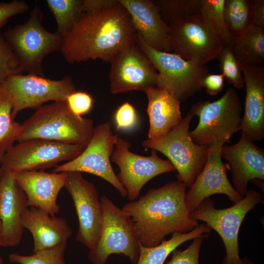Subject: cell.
Instances as JSON below:
<instances>
[{"label": "cell", "mask_w": 264, "mask_h": 264, "mask_svg": "<svg viewBox=\"0 0 264 264\" xmlns=\"http://www.w3.org/2000/svg\"><path fill=\"white\" fill-rule=\"evenodd\" d=\"M137 33L129 13L118 0L82 12L71 29L63 37L61 52L69 63L89 60H112L125 47L135 44Z\"/></svg>", "instance_id": "6da1fadb"}, {"label": "cell", "mask_w": 264, "mask_h": 264, "mask_svg": "<svg viewBox=\"0 0 264 264\" xmlns=\"http://www.w3.org/2000/svg\"><path fill=\"white\" fill-rule=\"evenodd\" d=\"M186 186L178 180L151 189L122 209L132 221L140 244L153 247L175 232H188L199 223L185 203Z\"/></svg>", "instance_id": "7a4b0ae2"}, {"label": "cell", "mask_w": 264, "mask_h": 264, "mask_svg": "<svg viewBox=\"0 0 264 264\" xmlns=\"http://www.w3.org/2000/svg\"><path fill=\"white\" fill-rule=\"evenodd\" d=\"M21 125L18 142L42 138L85 147L94 128L92 119L74 114L66 101L43 106Z\"/></svg>", "instance_id": "3957f363"}, {"label": "cell", "mask_w": 264, "mask_h": 264, "mask_svg": "<svg viewBox=\"0 0 264 264\" xmlns=\"http://www.w3.org/2000/svg\"><path fill=\"white\" fill-rule=\"evenodd\" d=\"M195 116L190 110L178 124L163 136L154 139H146L142 146L158 151L172 163L177 180L190 188L203 169L208 153V146L200 145L192 140L189 126Z\"/></svg>", "instance_id": "277c9868"}, {"label": "cell", "mask_w": 264, "mask_h": 264, "mask_svg": "<svg viewBox=\"0 0 264 264\" xmlns=\"http://www.w3.org/2000/svg\"><path fill=\"white\" fill-rule=\"evenodd\" d=\"M43 14L39 5L27 21L8 29L3 37L18 57L23 71L44 76L42 65L48 54L61 50L63 37L50 32L42 24Z\"/></svg>", "instance_id": "5b68a950"}, {"label": "cell", "mask_w": 264, "mask_h": 264, "mask_svg": "<svg viewBox=\"0 0 264 264\" xmlns=\"http://www.w3.org/2000/svg\"><path fill=\"white\" fill-rule=\"evenodd\" d=\"M263 202L259 191L248 190L243 198L232 206L217 209L209 197L190 213L194 219L205 222L221 238L226 251L221 264H243L239 252L240 229L248 212Z\"/></svg>", "instance_id": "8992f818"}, {"label": "cell", "mask_w": 264, "mask_h": 264, "mask_svg": "<svg viewBox=\"0 0 264 264\" xmlns=\"http://www.w3.org/2000/svg\"><path fill=\"white\" fill-rule=\"evenodd\" d=\"M102 227L95 246L88 258L93 264H106L110 255L123 254L136 264L139 254V242L130 218L107 196L100 198Z\"/></svg>", "instance_id": "52a82bcc"}, {"label": "cell", "mask_w": 264, "mask_h": 264, "mask_svg": "<svg viewBox=\"0 0 264 264\" xmlns=\"http://www.w3.org/2000/svg\"><path fill=\"white\" fill-rule=\"evenodd\" d=\"M191 109L199 117L198 125L190 132L192 140L198 145L208 146L218 139L228 142L240 131L242 103L233 88H229L220 99L199 102Z\"/></svg>", "instance_id": "ba28073f"}, {"label": "cell", "mask_w": 264, "mask_h": 264, "mask_svg": "<svg viewBox=\"0 0 264 264\" xmlns=\"http://www.w3.org/2000/svg\"><path fill=\"white\" fill-rule=\"evenodd\" d=\"M136 44L150 59L158 72V87L184 102L202 89L201 82L209 70L205 65L187 61L171 52L156 50L137 34Z\"/></svg>", "instance_id": "9c48e42d"}, {"label": "cell", "mask_w": 264, "mask_h": 264, "mask_svg": "<svg viewBox=\"0 0 264 264\" xmlns=\"http://www.w3.org/2000/svg\"><path fill=\"white\" fill-rule=\"evenodd\" d=\"M85 147L42 138L19 142L4 153L1 169L11 173L37 171L55 167L59 162L70 161L79 155Z\"/></svg>", "instance_id": "30bf717a"}, {"label": "cell", "mask_w": 264, "mask_h": 264, "mask_svg": "<svg viewBox=\"0 0 264 264\" xmlns=\"http://www.w3.org/2000/svg\"><path fill=\"white\" fill-rule=\"evenodd\" d=\"M12 102L13 120L21 110H38L45 102L66 101L67 96L76 91L70 76L59 80H52L33 73L14 74L2 84Z\"/></svg>", "instance_id": "8fae6325"}, {"label": "cell", "mask_w": 264, "mask_h": 264, "mask_svg": "<svg viewBox=\"0 0 264 264\" xmlns=\"http://www.w3.org/2000/svg\"><path fill=\"white\" fill-rule=\"evenodd\" d=\"M118 138V135L112 132L110 122L100 124L94 127L92 137L84 151L73 159L55 166L52 172L89 173L110 183L122 197H127V191L118 179L110 161Z\"/></svg>", "instance_id": "7c38bea8"}, {"label": "cell", "mask_w": 264, "mask_h": 264, "mask_svg": "<svg viewBox=\"0 0 264 264\" xmlns=\"http://www.w3.org/2000/svg\"><path fill=\"white\" fill-rule=\"evenodd\" d=\"M171 47L183 59L205 65L216 59L223 44L199 13L168 24Z\"/></svg>", "instance_id": "4fadbf2b"}, {"label": "cell", "mask_w": 264, "mask_h": 264, "mask_svg": "<svg viewBox=\"0 0 264 264\" xmlns=\"http://www.w3.org/2000/svg\"><path fill=\"white\" fill-rule=\"evenodd\" d=\"M131 147L130 142L119 137L110 160L118 167L117 178L126 189L128 198L133 201L149 180L176 169L169 160L160 158L156 151L152 150L150 155L143 156L131 152Z\"/></svg>", "instance_id": "5bb4252c"}, {"label": "cell", "mask_w": 264, "mask_h": 264, "mask_svg": "<svg viewBox=\"0 0 264 264\" xmlns=\"http://www.w3.org/2000/svg\"><path fill=\"white\" fill-rule=\"evenodd\" d=\"M110 63V90L113 94L132 90L145 92L158 87L156 69L136 43L120 51Z\"/></svg>", "instance_id": "9a60e30c"}, {"label": "cell", "mask_w": 264, "mask_h": 264, "mask_svg": "<svg viewBox=\"0 0 264 264\" xmlns=\"http://www.w3.org/2000/svg\"><path fill=\"white\" fill-rule=\"evenodd\" d=\"M64 187L72 198L78 220L76 240L90 250L97 242L102 227L101 204L96 186L82 173L68 172Z\"/></svg>", "instance_id": "2e32d148"}, {"label": "cell", "mask_w": 264, "mask_h": 264, "mask_svg": "<svg viewBox=\"0 0 264 264\" xmlns=\"http://www.w3.org/2000/svg\"><path fill=\"white\" fill-rule=\"evenodd\" d=\"M226 142L224 139H218L208 146L205 166L186 192L185 203L190 213L194 211L204 199L215 194L225 195L233 204L243 198V197L230 183L222 161L221 149Z\"/></svg>", "instance_id": "e0dca14e"}, {"label": "cell", "mask_w": 264, "mask_h": 264, "mask_svg": "<svg viewBox=\"0 0 264 264\" xmlns=\"http://www.w3.org/2000/svg\"><path fill=\"white\" fill-rule=\"evenodd\" d=\"M221 156L231 169L233 187L242 196L247 191L249 181L264 179V151L242 132L240 140L232 145H224Z\"/></svg>", "instance_id": "ac0fdd59"}, {"label": "cell", "mask_w": 264, "mask_h": 264, "mask_svg": "<svg viewBox=\"0 0 264 264\" xmlns=\"http://www.w3.org/2000/svg\"><path fill=\"white\" fill-rule=\"evenodd\" d=\"M12 174L26 196L28 207L39 208L51 216L59 212L57 197L65 186L67 172L25 171Z\"/></svg>", "instance_id": "d6986e66"}, {"label": "cell", "mask_w": 264, "mask_h": 264, "mask_svg": "<svg viewBox=\"0 0 264 264\" xmlns=\"http://www.w3.org/2000/svg\"><path fill=\"white\" fill-rule=\"evenodd\" d=\"M126 9L144 42L158 51L171 52L169 27L157 5L150 0H118Z\"/></svg>", "instance_id": "ffe728a7"}, {"label": "cell", "mask_w": 264, "mask_h": 264, "mask_svg": "<svg viewBox=\"0 0 264 264\" xmlns=\"http://www.w3.org/2000/svg\"><path fill=\"white\" fill-rule=\"evenodd\" d=\"M27 207L26 196L12 174L2 172L0 179L2 246L14 247L21 242L24 229L21 217Z\"/></svg>", "instance_id": "44dd1931"}, {"label": "cell", "mask_w": 264, "mask_h": 264, "mask_svg": "<svg viewBox=\"0 0 264 264\" xmlns=\"http://www.w3.org/2000/svg\"><path fill=\"white\" fill-rule=\"evenodd\" d=\"M244 80V110L240 127L252 141L264 137V66L241 65Z\"/></svg>", "instance_id": "7402d4cb"}, {"label": "cell", "mask_w": 264, "mask_h": 264, "mask_svg": "<svg viewBox=\"0 0 264 264\" xmlns=\"http://www.w3.org/2000/svg\"><path fill=\"white\" fill-rule=\"evenodd\" d=\"M23 228L31 234L33 252L55 246L67 242L72 234L71 228L63 218L51 216L34 207L25 209L21 217Z\"/></svg>", "instance_id": "603a6c76"}, {"label": "cell", "mask_w": 264, "mask_h": 264, "mask_svg": "<svg viewBox=\"0 0 264 264\" xmlns=\"http://www.w3.org/2000/svg\"><path fill=\"white\" fill-rule=\"evenodd\" d=\"M145 93L149 119L148 138L154 139L169 132L182 119L180 102L164 89L153 88Z\"/></svg>", "instance_id": "cb8c5ba5"}, {"label": "cell", "mask_w": 264, "mask_h": 264, "mask_svg": "<svg viewBox=\"0 0 264 264\" xmlns=\"http://www.w3.org/2000/svg\"><path fill=\"white\" fill-rule=\"evenodd\" d=\"M230 46L241 65L264 66V28L251 24L232 38Z\"/></svg>", "instance_id": "d4e9b609"}, {"label": "cell", "mask_w": 264, "mask_h": 264, "mask_svg": "<svg viewBox=\"0 0 264 264\" xmlns=\"http://www.w3.org/2000/svg\"><path fill=\"white\" fill-rule=\"evenodd\" d=\"M211 230L206 224L202 223L188 232H175L170 239L164 240L155 246L145 247L139 243V254L136 264H164L168 256L180 245L196 238L208 235Z\"/></svg>", "instance_id": "484cf974"}, {"label": "cell", "mask_w": 264, "mask_h": 264, "mask_svg": "<svg viewBox=\"0 0 264 264\" xmlns=\"http://www.w3.org/2000/svg\"><path fill=\"white\" fill-rule=\"evenodd\" d=\"M13 104L7 91L0 85V149L5 152L13 145L21 131V124L13 120Z\"/></svg>", "instance_id": "4316f807"}, {"label": "cell", "mask_w": 264, "mask_h": 264, "mask_svg": "<svg viewBox=\"0 0 264 264\" xmlns=\"http://www.w3.org/2000/svg\"><path fill=\"white\" fill-rule=\"evenodd\" d=\"M225 0H201L199 14L223 45H230L232 36L223 16Z\"/></svg>", "instance_id": "83f0119b"}, {"label": "cell", "mask_w": 264, "mask_h": 264, "mask_svg": "<svg viewBox=\"0 0 264 264\" xmlns=\"http://www.w3.org/2000/svg\"><path fill=\"white\" fill-rule=\"evenodd\" d=\"M83 0H46L57 24V32L62 37L66 34L82 13Z\"/></svg>", "instance_id": "f1b7e54d"}, {"label": "cell", "mask_w": 264, "mask_h": 264, "mask_svg": "<svg viewBox=\"0 0 264 264\" xmlns=\"http://www.w3.org/2000/svg\"><path fill=\"white\" fill-rule=\"evenodd\" d=\"M223 16L232 38L242 33L251 24L249 0H225Z\"/></svg>", "instance_id": "f546056e"}, {"label": "cell", "mask_w": 264, "mask_h": 264, "mask_svg": "<svg viewBox=\"0 0 264 264\" xmlns=\"http://www.w3.org/2000/svg\"><path fill=\"white\" fill-rule=\"evenodd\" d=\"M67 243L65 242L51 248L33 252L29 255L13 253L9 255V260L17 264H67L65 260Z\"/></svg>", "instance_id": "4dcf8cb0"}, {"label": "cell", "mask_w": 264, "mask_h": 264, "mask_svg": "<svg viewBox=\"0 0 264 264\" xmlns=\"http://www.w3.org/2000/svg\"><path fill=\"white\" fill-rule=\"evenodd\" d=\"M158 3L161 16L168 24L199 13L201 0H161Z\"/></svg>", "instance_id": "1f68e13d"}, {"label": "cell", "mask_w": 264, "mask_h": 264, "mask_svg": "<svg viewBox=\"0 0 264 264\" xmlns=\"http://www.w3.org/2000/svg\"><path fill=\"white\" fill-rule=\"evenodd\" d=\"M217 59L219 67L229 85L237 88L244 87V80L240 64L234 56L230 45H223Z\"/></svg>", "instance_id": "d6a6232c"}, {"label": "cell", "mask_w": 264, "mask_h": 264, "mask_svg": "<svg viewBox=\"0 0 264 264\" xmlns=\"http://www.w3.org/2000/svg\"><path fill=\"white\" fill-rule=\"evenodd\" d=\"M23 72L18 57L0 32V85L10 76Z\"/></svg>", "instance_id": "836d02e7"}, {"label": "cell", "mask_w": 264, "mask_h": 264, "mask_svg": "<svg viewBox=\"0 0 264 264\" xmlns=\"http://www.w3.org/2000/svg\"><path fill=\"white\" fill-rule=\"evenodd\" d=\"M208 236L207 234L193 239L192 242L184 250L175 249L166 264H199L200 248L203 239Z\"/></svg>", "instance_id": "e575fe53"}, {"label": "cell", "mask_w": 264, "mask_h": 264, "mask_svg": "<svg viewBox=\"0 0 264 264\" xmlns=\"http://www.w3.org/2000/svg\"><path fill=\"white\" fill-rule=\"evenodd\" d=\"M114 121L118 131H127L133 128L138 122V115L134 107L129 102L122 104L115 112Z\"/></svg>", "instance_id": "d590c367"}, {"label": "cell", "mask_w": 264, "mask_h": 264, "mask_svg": "<svg viewBox=\"0 0 264 264\" xmlns=\"http://www.w3.org/2000/svg\"><path fill=\"white\" fill-rule=\"evenodd\" d=\"M66 102L70 110L74 114L82 116L91 110L93 99L89 93L76 90L67 96Z\"/></svg>", "instance_id": "8d00e7d4"}, {"label": "cell", "mask_w": 264, "mask_h": 264, "mask_svg": "<svg viewBox=\"0 0 264 264\" xmlns=\"http://www.w3.org/2000/svg\"><path fill=\"white\" fill-rule=\"evenodd\" d=\"M29 6L24 0H13L0 2V29L11 17L21 14L28 10Z\"/></svg>", "instance_id": "74e56055"}, {"label": "cell", "mask_w": 264, "mask_h": 264, "mask_svg": "<svg viewBox=\"0 0 264 264\" xmlns=\"http://www.w3.org/2000/svg\"><path fill=\"white\" fill-rule=\"evenodd\" d=\"M224 78L221 74L208 73L203 78L201 82L202 88L211 96H214L220 92L224 86Z\"/></svg>", "instance_id": "f35d334b"}, {"label": "cell", "mask_w": 264, "mask_h": 264, "mask_svg": "<svg viewBox=\"0 0 264 264\" xmlns=\"http://www.w3.org/2000/svg\"><path fill=\"white\" fill-rule=\"evenodd\" d=\"M249 11L250 23L264 28V0H249Z\"/></svg>", "instance_id": "ab89813d"}, {"label": "cell", "mask_w": 264, "mask_h": 264, "mask_svg": "<svg viewBox=\"0 0 264 264\" xmlns=\"http://www.w3.org/2000/svg\"><path fill=\"white\" fill-rule=\"evenodd\" d=\"M4 152L5 151L4 150L0 149V179L2 174V171L1 169V164H2V157H3Z\"/></svg>", "instance_id": "60d3db41"}, {"label": "cell", "mask_w": 264, "mask_h": 264, "mask_svg": "<svg viewBox=\"0 0 264 264\" xmlns=\"http://www.w3.org/2000/svg\"><path fill=\"white\" fill-rule=\"evenodd\" d=\"M243 264H256L253 261H250L247 257L242 258Z\"/></svg>", "instance_id": "b9f144b4"}, {"label": "cell", "mask_w": 264, "mask_h": 264, "mask_svg": "<svg viewBox=\"0 0 264 264\" xmlns=\"http://www.w3.org/2000/svg\"><path fill=\"white\" fill-rule=\"evenodd\" d=\"M2 246V227L0 220V247Z\"/></svg>", "instance_id": "7bdbcfd3"}, {"label": "cell", "mask_w": 264, "mask_h": 264, "mask_svg": "<svg viewBox=\"0 0 264 264\" xmlns=\"http://www.w3.org/2000/svg\"><path fill=\"white\" fill-rule=\"evenodd\" d=\"M0 264H4V261L1 256H0Z\"/></svg>", "instance_id": "ee69618b"}]
</instances>
